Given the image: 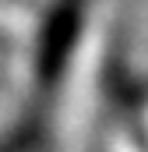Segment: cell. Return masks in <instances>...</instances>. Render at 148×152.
I'll return each mask as SVG.
<instances>
[{
	"mask_svg": "<svg viewBox=\"0 0 148 152\" xmlns=\"http://www.w3.org/2000/svg\"><path fill=\"white\" fill-rule=\"evenodd\" d=\"M127 113L138 120V127L148 142V85L145 88H127Z\"/></svg>",
	"mask_w": 148,
	"mask_h": 152,
	"instance_id": "3957f363",
	"label": "cell"
},
{
	"mask_svg": "<svg viewBox=\"0 0 148 152\" xmlns=\"http://www.w3.org/2000/svg\"><path fill=\"white\" fill-rule=\"evenodd\" d=\"M39 18L42 11L28 0H0V42H32Z\"/></svg>",
	"mask_w": 148,
	"mask_h": 152,
	"instance_id": "7a4b0ae2",
	"label": "cell"
},
{
	"mask_svg": "<svg viewBox=\"0 0 148 152\" xmlns=\"http://www.w3.org/2000/svg\"><path fill=\"white\" fill-rule=\"evenodd\" d=\"M95 0H53L39 18L36 39L28 42V75L36 88H49L81 46L85 14Z\"/></svg>",
	"mask_w": 148,
	"mask_h": 152,
	"instance_id": "6da1fadb",
	"label": "cell"
}]
</instances>
